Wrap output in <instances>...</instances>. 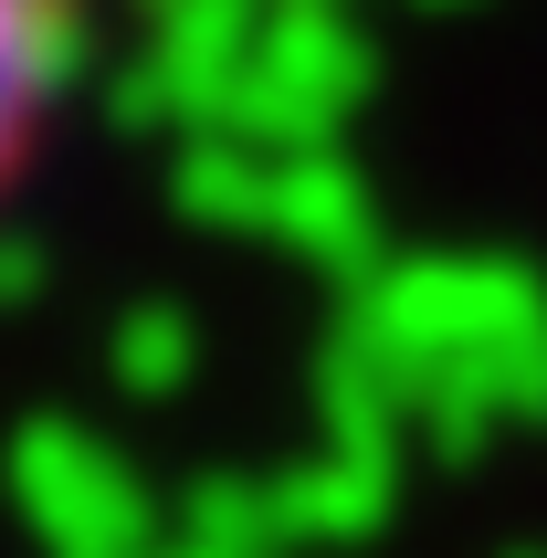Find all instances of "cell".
Listing matches in <instances>:
<instances>
[{"mask_svg":"<svg viewBox=\"0 0 547 558\" xmlns=\"http://www.w3.org/2000/svg\"><path fill=\"white\" fill-rule=\"evenodd\" d=\"M63 63H74V11L63 0H0V201L63 106Z\"/></svg>","mask_w":547,"mask_h":558,"instance_id":"6da1fadb","label":"cell"}]
</instances>
